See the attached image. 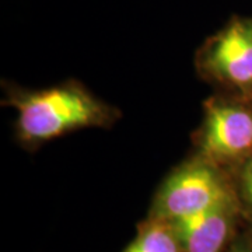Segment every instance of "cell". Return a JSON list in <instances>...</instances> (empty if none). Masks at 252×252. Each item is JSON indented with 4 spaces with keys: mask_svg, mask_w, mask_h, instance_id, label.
Wrapping results in <instances>:
<instances>
[{
    "mask_svg": "<svg viewBox=\"0 0 252 252\" xmlns=\"http://www.w3.org/2000/svg\"><path fill=\"white\" fill-rule=\"evenodd\" d=\"M1 104L16 111V140L31 153L73 132L109 129L122 117L121 109L74 79L44 89L4 83Z\"/></svg>",
    "mask_w": 252,
    "mask_h": 252,
    "instance_id": "cell-1",
    "label": "cell"
},
{
    "mask_svg": "<svg viewBox=\"0 0 252 252\" xmlns=\"http://www.w3.org/2000/svg\"><path fill=\"white\" fill-rule=\"evenodd\" d=\"M234 193L230 172L192 153L164 178L147 216L178 223Z\"/></svg>",
    "mask_w": 252,
    "mask_h": 252,
    "instance_id": "cell-2",
    "label": "cell"
},
{
    "mask_svg": "<svg viewBox=\"0 0 252 252\" xmlns=\"http://www.w3.org/2000/svg\"><path fill=\"white\" fill-rule=\"evenodd\" d=\"M193 153L231 171L252 158V99L216 93L203 102Z\"/></svg>",
    "mask_w": 252,
    "mask_h": 252,
    "instance_id": "cell-3",
    "label": "cell"
},
{
    "mask_svg": "<svg viewBox=\"0 0 252 252\" xmlns=\"http://www.w3.org/2000/svg\"><path fill=\"white\" fill-rule=\"evenodd\" d=\"M195 67L216 93L252 99V17H233L206 38Z\"/></svg>",
    "mask_w": 252,
    "mask_h": 252,
    "instance_id": "cell-4",
    "label": "cell"
},
{
    "mask_svg": "<svg viewBox=\"0 0 252 252\" xmlns=\"http://www.w3.org/2000/svg\"><path fill=\"white\" fill-rule=\"evenodd\" d=\"M243 223L241 207L234 193L215 206L172 224L185 252H225L240 234Z\"/></svg>",
    "mask_w": 252,
    "mask_h": 252,
    "instance_id": "cell-5",
    "label": "cell"
},
{
    "mask_svg": "<svg viewBox=\"0 0 252 252\" xmlns=\"http://www.w3.org/2000/svg\"><path fill=\"white\" fill-rule=\"evenodd\" d=\"M119 252H185L175 225L146 216L136 225L135 237Z\"/></svg>",
    "mask_w": 252,
    "mask_h": 252,
    "instance_id": "cell-6",
    "label": "cell"
},
{
    "mask_svg": "<svg viewBox=\"0 0 252 252\" xmlns=\"http://www.w3.org/2000/svg\"><path fill=\"white\" fill-rule=\"evenodd\" d=\"M228 172L241 207L244 223L248 224V230L252 233V158Z\"/></svg>",
    "mask_w": 252,
    "mask_h": 252,
    "instance_id": "cell-7",
    "label": "cell"
},
{
    "mask_svg": "<svg viewBox=\"0 0 252 252\" xmlns=\"http://www.w3.org/2000/svg\"><path fill=\"white\" fill-rule=\"evenodd\" d=\"M225 252H252V233L250 230L240 231Z\"/></svg>",
    "mask_w": 252,
    "mask_h": 252,
    "instance_id": "cell-8",
    "label": "cell"
}]
</instances>
